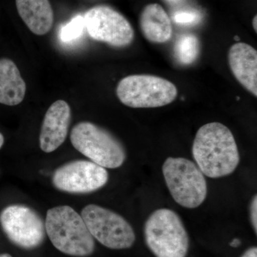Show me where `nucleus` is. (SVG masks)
Instances as JSON below:
<instances>
[{
  "label": "nucleus",
  "mask_w": 257,
  "mask_h": 257,
  "mask_svg": "<svg viewBox=\"0 0 257 257\" xmlns=\"http://www.w3.org/2000/svg\"><path fill=\"white\" fill-rule=\"evenodd\" d=\"M252 25L253 30H255V32H257V16H254V18H253L252 21Z\"/></svg>",
  "instance_id": "22"
},
{
  "label": "nucleus",
  "mask_w": 257,
  "mask_h": 257,
  "mask_svg": "<svg viewBox=\"0 0 257 257\" xmlns=\"http://www.w3.org/2000/svg\"><path fill=\"white\" fill-rule=\"evenodd\" d=\"M72 145L77 151L104 168H119L126 154L124 146L107 130L89 121H81L70 134Z\"/></svg>",
  "instance_id": "4"
},
{
  "label": "nucleus",
  "mask_w": 257,
  "mask_h": 257,
  "mask_svg": "<svg viewBox=\"0 0 257 257\" xmlns=\"http://www.w3.org/2000/svg\"><path fill=\"white\" fill-rule=\"evenodd\" d=\"M109 174L105 168L91 161L69 162L55 170L52 175L54 187L71 194H88L102 188Z\"/></svg>",
  "instance_id": "10"
},
{
  "label": "nucleus",
  "mask_w": 257,
  "mask_h": 257,
  "mask_svg": "<svg viewBox=\"0 0 257 257\" xmlns=\"http://www.w3.org/2000/svg\"><path fill=\"white\" fill-rule=\"evenodd\" d=\"M228 60L235 78L246 90L256 96V50L248 44L239 42L230 47Z\"/></svg>",
  "instance_id": "12"
},
{
  "label": "nucleus",
  "mask_w": 257,
  "mask_h": 257,
  "mask_svg": "<svg viewBox=\"0 0 257 257\" xmlns=\"http://www.w3.org/2000/svg\"><path fill=\"white\" fill-rule=\"evenodd\" d=\"M250 220L255 233H257V196H253L250 203Z\"/></svg>",
  "instance_id": "19"
},
{
  "label": "nucleus",
  "mask_w": 257,
  "mask_h": 257,
  "mask_svg": "<svg viewBox=\"0 0 257 257\" xmlns=\"http://www.w3.org/2000/svg\"><path fill=\"white\" fill-rule=\"evenodd\" d=\"M5 143L4 137H3V134L0 133V149L3 146Z\"/></svg>",
  "instance_id": "23"
},
{
  "label": "nucleus",
  "mask_w": 257,
  "mask_h": 257,
  "mask_svg": "<svg viewBox=\"0 0 257 257\" xmlns=\"http://www.w3.org/2000/svg\"><path fill=\"white\" fill-rule=\"evenodd\" d=\"M192 155L204 175L213 179L231 175L239 164L234 135L219 122L208 123L199 128L193 143Z\"/></svg>",
  "instance_id": "1"
},
{
  "label": "nucleus",
  "mask_w": 257,
  "mask_h": 257,
  "mask_svg": "<svg viewBox=\"0 0 257 257\" xmlns=\"http://www.w3.org/2000/svg\"><path fill=\"white\" fill-rule=\"evenodd\" d=\"M71 121V109L64 100L55 101L47 109L42 122L40 146L46 153L55 151L65 141Z\"/></svg>",
  "instance_id": "11"
},
{
  "label": "nucleus",
  "mask_w": 257,
  "mask_h": 257,
  "mask_svg": "<svg viewBox=\"0 0 257 257\" xmlns=\"http://www.w3.org/2000/svg\"><path fill=\"white\" fill-rule=\"evenodd\" d=\"M0 225L7 237L23 249H35L44 242L45 223L32 208L20 204L5 207L0 213Z\"/></svg>",
  "instance_id": "8"
},
{
  "label": "nucleus",
  "mask_w": 257,
  "mask_h": 257,
  "mask_svg": "<svg viewBox=\"0 0 257 257\" xmlns=\"http://www.w3.org/2000/svg\"><path fill=\"white\" fill-rule=\"evenodd\" d=\"M16 7L20 18L32 33L42 36L52 30L54 12L49 0H16Z\"/></svg>",
  "instance_id": "13"
},
{
  "label": "nucleus",
  "mask_w": 257,
  "mask_h": 257,
  "mask_svg": "<svg viewBox=\"0 0 257 257\" xmlns=\"http://www.w3.org/2000/svg\"><path fill=\"white\" fill-rule=\"evenodd\" d=\"M162 173L171 195L182 207L194 209L207 198V181L202 171L192 161L182 157H168L162 166Z\"/></svg>",
  "instance_id": "5"
},
{
  "label": "nucleus",
  "mask_w": 257,
  "mask_h": 257,
  "mask_svg": "<svg viewBox=\"0 0 257 257\" xmlns=\"http://www.w3.org/2000/svg\"><path fill=\"white\" fill-rule=\"evenodd\" d=\"M84 28L96 41L115 47L128 46L135 38V32L124 15L107 5H98L86 12Z\"/></svg>",
  "instance_id": "9"
},
{
  "label": "nucleus",
  "mask_w": 257,
  "mask_h": 257,
  "mask_svg": "<svg viewBox=\"0 0 257 257\" xmlns=\"http://www.w3.org/2000/svg\"><path fill=\"white\" fill-rule=\"evenodd\" d=\"M241 257H257V248L256 246L248 248Z\"/></svg>",
  "instance_id": "20"
},
{
  "label": "nucleus",
  "mask_w": 257,
  "mask_h": 257,
  "mask_svg": "<svg viewBox=\"0 0 257 257\" xmlns=\"http://www.w3.org/2000/svg\"><path fill=\"white\" fill-rule=\"evenodd\" d=\"M140 27L146 40L152 43H165L172 36L170 18L160 5H147L140 17Z\"/></svg>",
  "instance_id": "14"
},
{
  "label": "nucleus",
  "mask_w": 257,
  "mask_h": 257,
  "mask_svg": "<svg viewBox=\"0 0 257 257\" xmlns=\"http://www.w3.org/2000/svg\"><path fill=\"white\" fill-rule=\"evenodd\" d=\"M0 257H13L11 256V255L9 254V253H2V254H0Z\"/></svg>",
  "instance_id": "24"
},
{
  "label": "nucleus",
  "mask_w": 257,
  "mask_h": 257,
  "mask_svg": "<svg viewBox=\"0 0 257 257\" xmlns=\"http://www.w3.org/2000/svg\"><path fill=\"white\" fill-rule=\"evenodd\" d=\"M174 51L176 59L179 63L184 65L192 64L199 55V40L192 34L181 35L175 42Z\"/></svg>",
  "instance_id": "16"
},
{
  "label": "nucleus",
  "mask_w": 257,
  "mask_h": 257,
  "mask_svg": "<svg viewBox=\"0 0 257 257\" xmlns=\"http://www.w3.org/2000/svg\"><path fill=\"white\" fill-rule=\"evenodd\" d=\"M241 241L239 239H234L230 242V246L231 247H238L241 244Z\"/></svg>",
  "instance_id": "21"
},
{
  "label": "nucleus",
  "mask_w": 257,
  "mask_h": 257,
  "mask_svg": "<svg viewBox=\"0 0 257 257\" xmlns=\"http://www.w3.org/2000/svg\"><path fill=\"white\" fill-rule=\"evenodd\" d=\"M145 242L156 257H186L189 239L180 216L169 209L152 213L144 228Z\"/></svg>",
  "instance_id": "3"
},
{
  "label": "nucleus",
  "mask_w": 257,
  "mask_h": 257,
  "mask_svg": "<svg viewBox=\"0 0 257 257\" xmlns=\"http://www.w3.org/2000/svg\"><path fill=\"white\" fill-rule=\"evenodd\" d=\"M45 229L53 246L69 256H89L94 253L95 241L82 216L69 206H60L47 211Z\"/></svg>",
  "instance_id": "2"
},
{
  "label": "nucleus",
  "mask_w": 257,
  "mask_h": 257,
  "mask_svg": "<svg viewBox=\"0 0 257 257\" xmlns=\"http://www.w3.org/2000/svg\"><path fill=\"white\" fill-rule=\"evenodd\" d=\"M173 19L176 23L187 25V24H192L197 22V15L194 13L184 12V13H177Z\"/></svg>",
  "instance_id": "18"
},
{
  "label": "nucleus",
  "mask_w": 257,
  "mask_h": 257,
  "mask_svg": "<svg viewBox=\"0 0 257 257\" xmlns=\"http://www.w3.org/2000/svg\"><path fill=\"white\" fill-rule=\"evenodd\" d=\"M116 92L123 104L133 108L160 107L171 104L177 96L173 83L147 74H135L121 79Z\"/></svg>",
  "instance_id": "6"
},
{
  "label": "nucleus",
  "mask_w": 257,
  "mask_h": 257,
  "mask_svg": "<svg viewBox=\"0 0 257 257\" xmlns=\"http://www.w3.org/2000/svg\"><path fill=\"white\" fill-rule=\"evenodd\" d=\"M84 28V18L82 16L76 17L62 29L60 32L61 39L64 42H68L77 38L82 33Z\"/></svg>",
  "instance_id": "17"
},
{
  "label": "nucleus",
  "mask_w": 257,
  "mask_h": 257,
  "mask_svg": "<svg viewBox=\"0 0 257 257\" xmlns=\"http://www.w3.org/2000/svg\"><path fill=\"white\" fill-rule=\"evenodd\" d=\"M83 220L94 239L111 249H126L136 239L135 231L123 216L96 204L82 209Z\"/></svg>",
  "instance_id": "7"
},
{
  "label": "nucleus",
  "mask_w": 257,
  "mask_h": 257,
  "mask_svg": "<svg viewBox=\"0 0 257 257\" xmlns=\"http://www.w3.org/2000/svg\"><path fill=\"white\" fill-rule=\"evenodd\" d=\"M26 89L16 64L10 59H0V104H20L25 99Z\"/></svg>",
  "instance_id": "15"
}]
</instances>
